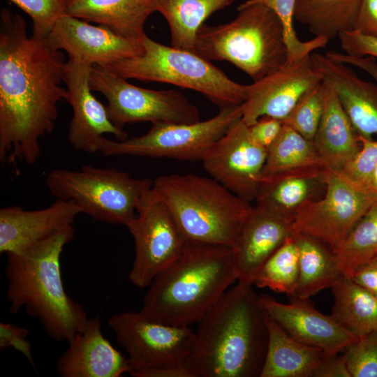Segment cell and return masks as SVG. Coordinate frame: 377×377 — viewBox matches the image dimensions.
Segmentation results:
<instances>
[{
	"label": "cell",
	"instance_id": "cell-13",
	"mask_svg": "<svg viewBox=\"0 0 377 377\" xmlns=\"http://www.w3.org/2000/svg\"><path fill=\"white\" fill-rule=\"evenodd\" d=\"M325 183L323 195L297 212L292 232L316 238L334 251L377 201L339 172L326 169Z\"/></svg>",
	"mask_w": 377,
	"mask_h": 377
},
{
	"label": "cell",
	"instance_id": "cell-40",
	"mask_svg": "<svg viewBox=\"0 0 377 377\" xmlns=\"http://www.w3.org/2000/svg\"><path fill=\"white\" fill-rule=\"evenodd\" d=\"M345 54L353 57H372L377 59V38L356 30L343 31L338 36Z\"/></svg>",
	"mask_w": 377,
	"mask_h": 377
},
{
	"label": "cell",
	"instance_id": "cell-11",
	"mask_svg": "<svg viewBox=\"0 0 377 377\" xmlns=\"http://www.w3.org/2000/svg\"><path fill=\"white\" fill-rule=\"evenodd\" d=\"M125 226L133 238L135 248L128 279L137 288H148L156 276L181 256L187 241L154 185L143 195L135 216Z\"/></svg>",
	"mask_w": 377,
	"mask_h": 377
},
{
	"label": "cell",
	"instance_id": "cell-22",
	"mask_svg": "<svg viewBox=\"0 0 377 377\" xmlns=\"http://www.w3.org/2000/svg\"><path fill=\"white\" fill-rule=\"evenodd\" d=\"M292 232V221L253 206L233 249L237 281L253 285L266 260Z\"/></svg>",
	"mask_w": 377,
	"mask_h": 377
},
{
	"label": "cell",
	"instance_id": "cell-21",
	"mask_svg": "<svg viewBox=\"0 0 377 377\" xmlns=\"http://www.w3.org/2000/svg\"><path fill=\"white\" fill-rule=\"evenodd\" d=\"M313 66L321 80L331 87L357 135H377V84L360 77L347 64L312 52Z\"/></svg>",
	"mask_w": 377,
	"mask_h": 377
},
{
	"label": "cell",
	"instance_id": "cell-6",
	"mask_svg": "<svg viewBox=\"0 0 377 377\" xmlns=\"http://www.w3.org/2000/svg\"><path fill=\"white\" fill-rule=\"evenodd\" d=\"M237 10L228 23L202 24L193 52L209 61H229L257 81L287 63L283 27L275 13L263 4L246 1Z\"/></svg>",
	"mask_w": 377,
	"mask_h": 377
},
{
	"label": "cell",
	"instance_id": "cell-37",
	"mask_svg": "<svg viewBox=\"0 0 377 377\" xmlns=\"http://www.w3.org/2000/svg\"><path fill=\"white\" fill-rule=\"evenodd\" d=\"M27 13L33 22V35L46 38L64 15L68 0H8Z\"/></svg>",
	"mask_w": 377,
	"mask_h": 377
},
{
	"label": "cell",
	"instance_id": "cell-8",
	"mask_svg": "<svg viewBox=\"0 0 377 377\" xmlns=\"http://www.w3.org/2000/svg\"><path fill=\"white\" fill-rule=\"evenodd\" d=\"M56 199L73 201L82 213L96 221L124 225L136 214L138 205L154 185L149 178H134L114 168L83 165L77 170L54 169L45 179Z\"/></svg>",
	"mask_w": 377,
	"mask_h": 377
},
{
	"label": "cell",
	"instance_id": "cell-16",
	"mask_svg": "<svg viewBox=\"0 0 377 377\" xmlns=\"http://www.w3.org/2000/svg\"><path fill=\"white\" fill-rule=\"evenodd\" d=\"M55 50L64 51L68 59L105 67L140 54L142 40L124 38L108 27L65 14L45 38Z\"/></svg>",
	"mask_w": 377,
	"mask_h": 377
},
{
	"label": "cell",
	"instance_id": "cell-3",
	"mask_svg": "<svg viewBox=\"0 0 377 377\" xmlns=\"http://www.w3.org/2000/svg\"><path fill=\"white\" fill-rule=\"evenodd\" d=\"M74 234L71 225L21 252L6 255L10 312L24 309L59 342L71 339L89 318L82 304L67 294L61 278V255Z\"/></svg>",
	"mask_w": 377,
	"mask_h": 377
},
{
	"label": "cell",
	"instance_id": "cell-24",
	"mask_svg": "<svg viewBox=\"0 0 377 377\" xmlns=\"http://www.w3.org/2000/svg\"><path fill=\"white\" fill-rule=\"evenodd\" d=\"M325 84L323 113L312 142L324 168L340 172L357 154L360 142L336 92Z\"/></svg>",
	"mask_w": 377,
	"mask_h": 377
},
{
	"label": "cell",
	"instance_id": "cell-43",
	"mask_svg": "<svg viewBox=\"0 0 377 377\" xmlns=\"http://www.w3.org/2000/svg\"><path fill=\"white\" fill-rule=\"evenodd\" d=\"M339 353L325 354L313 377H351L343 354Z\"/></svg>",
	"mask_w": 377,
	"mask_h": 377
},
{
	"label": "cell",
	"instance_id": "cell-5",
	"mask_svg": "<svg viewBox=\"0 0 377 377\" xmlns=\"http://www.w3.org/2000/svg\"><path fill=\"white\" fill-rule=\"evenodd\" d=\"M154 186L188 242L233 248L253 207L212 177L162 175Z\"/></svg>",
	"mask_w": 377,
	"mask_h": 377
},
{
	"label": "cell",
	"instance_id": "cell-4",
	"mask_svg": "<svg viewBox=\"0 0 377 377\" xmlns=\"http://www.w3.org/2000/svg\"><path fill=\"white\" fill-rule=\"evenodd\" d=\"M235 281L232 248L187 241L181 256L148 286L139 311L156 323L189 327Z\"/></svg>",
	"mask_w": 377,
	"mask_h": 377
},
{
	"label": "cell",
	"instance_id": "cell-41",
	"mask_svg": "<svg viewBox=\"0 0 377 377\" xmlns=\"http://www.w3.org/2000/svg\"><path fill=\"white\" fill-rule=\"evenodd\" d=\"M283 125L278 119L263 117L249 126V129L252 139L267 151L279 136Z\"/></svg>",
	"mask_w": 377,
	"mask_h": 377
},
{
	"label": "cell",
	"instance_id": "cell-9",
	"mask_svg": "<svg viewBox=\"0 0 377 377\" xmlns=\"http://www.w3.org/2000/svg\"><path fill=\"white\" fill-rule=\"evenodd\" d=\"M242 117V105L219 110L213 117L191 124L151 123L145 134L112 140L103 138L98 152L106 156H132L201 161L207 149Z\"/></svg>",
	"mask_w": 377,
	"mask_h": 377
},
{
	"label": "cell",
	"instance_id": "cell-47",
	"mask_svg": "<svg viewBox=\"0 0 377 377\" xmlns=\"http://www.w3.org/2000/svg\"><path fill=\"white\" fill-rule=\"evenodd\" d=\"M69 1H71V0H68Z\"/></svg>",
	"mask_w": 377,
	"mask_h": 377
},
{
	"label": "cell",
	"instance_id": "cell-10",
	"mask_svg": "<svg viewBox=\"0 0 377 377\" xmlns=\"http://www.w3.org/2000/svg\"><path fill=\"white\" fill-rule=\"evenodd\" d=\"M89 83L93 91L106 98L109 117L119 128L145 121L191 124L200 121L198 108L179 90L141 88L97 65L91 67Z\"/></svg>",
	"mask_w": 377,
	"mask_h": 377
},
{
	"label": "cell",
	"instance_id": "cell-28",
	"mask_svg": "<svg viewBox=\"0 0 377 377\" xmlns=\"http://www.w3.org/2000/svg\"><path fill=\"white\" fill-rule=\"evenodd\" d=\"M236 0H155V12L168 22L171 46L194 51L197 33L206 19Z\"/></svg>",
	"mask_w": 377,
	"mask_h": 377
},
{
	"label": "cell",
	"instance_id": "cell-35",
	"mask_svg": "<svg viewBox=\"0 0 377 377\" xmlns=\"http://www.w3.org/2000/svg\"><path fill=\"white\" fill-rule=\"evenodd\" d=\"M325 91L321 81L300 99L282 122L312 142L323 113Z\"/></svg>",
	"mask_w": 377,
	"mask_h": 377
},
{
	"label": "cell",
	"instance_id": "cell-30",
	"mask_svg": "<svg viewBox=\"0 0 377 377\" xmlns=\"http://www.w3.org/2000/svg\"><path fill=\"white\" fill-rule=\"evenodd\" d=\"M362 0H296L294 17L315 37L328 40L353 30Z\"/></svg>",
	"mask_w": 377,
	"mask_h": 377
},
{
	"label": "cell",
	"instance_id": "cell-7",
	"mask_svg": "<svg viewBox=\"0 0 377 377\" xmlns=\"http://www.w3.org/2000/svg\"><path fill=\"white\" fill-rule=\"evenodd\" d=\"M142 45L140 54L105 68L126 80L163 82L195 91L219 110L245 101L248 85L233 81L210 61L194 52L163 45L147 35Z\"/></svg>",
	"mask_w": 377,
	"mask_h": 377
},
{
	"label": "cell",
	"instance_id": "cell-26",
	"mask_svg": "<svg viewBox=\"0 0 377 377\" xmlns=\"http://www.w3.org/2000/svg\"><path fill=\"white\" fill-rule=\"evenodd\" d=\"M268 332L267 350L260 377H313L325 352L297 341L269 317Z\"/></svg>",
	"mask_w": 377,
	"mask_h": 377
},
{
	"label": "cell",
	"instance_id": "cell-25",
	"mask_svg": "<svg viewBox=\"0 0 377 377\" xmlns=\"http://www.w3.org/2000/svg\"><path fill=\"white\" fill-rule=\"evenodd\" d=\"M155 0H71L66 14L103 25L126 38L142 40Z\"/></svg>",
	"mask_w": 377,
	"mask_h": 377
},
{
	"label": "cell",
	"instance_id": "cell-44",
	"mask_svg": "<svg viewBox=\"0 0 377 377\" xmlns=\"http://www.w3.org/2000/svg\"><path fill=\"white\" fill-rule=\"evenodd\" d=\"M348 276L377 299V256L359 265Z\"/></svg>",
	"mask_w": 377,
	"mask_h": 377
},
{
	"label": "cell",
	"instance_id": "cell-45",
	"mask_svg": "<svg viewBox=\"0 0 377 377\" xmlns=\"http://www.w3.org/2000/svg\"><path fill=\"white\" fill-rule=\"evenodd\" d=\"M329 59L353 66L367 73L377 84V61L372 57H353L345 53L330 51L325 54Z\"/></svg>",
	"mask_w": 377,
	"mask_h": 377
},
{
	"label": "cell",
	"instance_id": "cell-32",
	"mask_svg": "<svg viewBox=\"0 0 377 377\" xmlns=\"http://www.w3.org/2000/svg\"><path fill=\"white\" fill-rule=\"evenodd\" d=\"M343 275L350 276L359 265L377 256V202L333 251Z\"/></svg>",
	"mask_w": 377,
	"mask_h": 377
},
{
	"label": "cell",
	"instance_id": "cell-46",
	"mask_svg": "<svg viewBox=\"0 0 377 377\" xmlns=\"http://www.w3.org/2000/svg\"><path fill=\"white\" fill-rule=\"evenodd\" d=\"M140 377H194L186 361L150 369Z\"/></svg>",
	"mask_w": 377,
	"mask_h": 377
},
{
	"label": "cell",
	"instance_id": "cell-33",
	"mask_svg": "<svg viewBox=\"0 0 377 377\" xmlns=\"http://www.w3.org/2000/svg\"><path fill=\"white\" fill-rule=\"evenodd\" d=\"M298 274L299 250L291 232L260 267L253 285L291 296L297 284Z\"/></svg>",
	"mask_w": 377,
	"mask_h": 377
},
{
	"label": "cell",
	"instance_id": "cell-17",
	"mask_svg": "<svg viewBox=\"0 0 377 377\" xmlns=\"http://www.w3.org/2000/svg\"><path fill=\"white\" fill-rule=\"evenodd\" d=\"M91 67L68 59L64 77L66 101L73 110L68 140L74 149L89 154L98 151L104 134L112 135L120 141L127 138L126 132L112 122L106 106L93 94L89 83Z\"/></svg>",
	"mask_w": 377,
	"mask_h": 377
},
{
	"label": "cell",
	"instance_id": "cell-36",
	"mask_svg": "<svg viewBox=\"0 0 377 377\" xmlns=\"http://www.w3.org/2000/svg\"><path fill=\"white\" fill-rule=\"evenodd\" d=\"M343 352L351 377H377V330L359 337Z\"/></svg>",
	"mask_w": 377,
	"mask_h": 377
},
{
	"label": "cell",
	"instance_id": "cell-20",
	"mask_svg": "<svg viewBox=\"0 0 377 377\" xmlns=\"http://www.w3.org/2000/svg\"><path fill=\"white\" fill-rule=\"evenodd\" d=\"M56 362L62 377H120L128 374L127 357L104 337L99 316L89 318L84 327L68 341Z\"/></svg>",
	"mask_w": 377,
	"mask_h": 377
},
{
	"label": "cell",
	"instance_id": "cell-31",
	"mask_svg": "<svg viewBox=\"0 0 377 377\" xmlns=\"http://www.w3.org/2000/svg\"><path fill=\"white\" fill-rule=\"evenodd\" d=\"M309 167H324L313 142L283 124L267 149L262 177Z\"/></svg>",
	"mask_w": 377,
	"mask_h": 377
},
{
	"label": "cell",
	"instance_id": "cell-42",
	"mask_svg": "<svg viewBox=\"0 0 377 377\" xmlns=\"http://www.w3.org/2000/svg\"><path fill=\"white\" fill-rule=\"evenodd\" d=\"M353 29L377 38V0L362 1Z\"/></svg>",
	"mask_w": 377,
	"mask_h": 377
},
{
	"label": "cell",
	"instance_id": "cell-2",
	"mask_svg": "<svg viewBox=\"0 0 377 377\" xmlns=\"http://www.w3.org/2000/svg\"><path fill=\"white\" fill-rule=\"evenodd\" d=\"M252 286L237 281L197 323L186 360L194 377H260L269 317Z\"/></svg>",
	"mask_w": 377,
	"mask_h": 377
},
{
	"label": "cell",
	"instance_id": "cell-34",
	"mask_svg": "<svg viewBox=\"0 0 377 377\" xmlns=\"http://www.w3.org/2000/svg\"><path fill=\"white\" fill-rule=\"evenodd\" d=\"M250 3L263 4L271 8L280 20L284 33L288 50L287 63L311 54L316 50L325 47L328 40L323 37H314L308 41L300 40L293 27L296 0H246ZM286 63V64H287Z\"/></svg>",
	"mask_w": 377,
	"mask_h": 377
},
{
	"label": "cell",
	"instance_id": "cell-12",
	"mask_svg": "<svg viewBox=\"0 0 377 377\" xmlns=\"http://www.w3.org/2000/svg\"><path fill=\"white\" fill-rule=\"evenodd\" d=\"M108 325L127 354L128 374L134 377L150 369L183 362L189 356L195 332L148 320L140 311L112 315Z\"/></svg>",
	"mask_w": 377,
	"mask_h": 377
},
{
	"label": "cell",
	"instance_id": "cell-19",
	"mask_svg": "<svg viewBox=\"0 0 377 377\" xmlns=\"http://www.w3.org/2000/svg\"><path fill=\"white\" fill-rule=\"evenodd\" d=\"M80 213L73 201L59 199L40 209L3 207L0 209V252H21L73 225Z\"/></svg>",
	"mask_w": 377,
	"mask_h": 377
},
{
	"label": "cell",
	"instance_id": "cell-15",
	"mask_svg": "<svg viewBox=\"0 0 377 377\" xmlns=\"http://www.w3.org/2000/svg\"><path fill=\"white\" fill-rule=\"evenodd\" d=\"M311 54L290 63L248 85L242 104V119L250 126L263 117L283 121L300 99L321 82Z\"/></svg>",
	"mask_w": 377,
	"mask_h": 377
},
{
	"label": "cell",
	"instance_id": "cell-14",
	"mask_svg": "<svg viewBox=\"0 0 377 377\" xmlns=\"http://www.w3.org/2000/svg\"><path fill=\"white\" fill-rule=\"evenodd\" d=\"M267 152L252 139L241 118L207 149L201 162L212 178L251 202L262 180Z\"/></svg>",
	"mask_w": 377,
	"mask_h": 377
},
{
	"label": "cell",
	"instance_id": "cell-27",
	"mask_svg": "<svg viewBox=\"0 0 377 377\" xmlns=\"http://www.w3.org/2000/svg\"><path fill=\"white\" fill-rule=\"evenodd\" d=\"M299 250V274L290 297L309 299L333 287L343 275L332 249L312 237L293 233Z\"/></svg>",
	"mask_w": 377,
	"mask_h": 377
},
{
	"label": "cell",
	"instance_id": "cell-29",
	"mask_svg": "<svg viewBox=\"0 0 377 377\" xmlns=\"http://www.w3.org/2000/svg\"><path fill=\"white\" fill-rule=\"evenodd\" d=\"M331 316L357 337L377 330V299L350 276L343 275L331 288Z\"/></svg>",
	"mask_w": 377,
	"mask_h": 377
},
{
	"label": "cell",
	"instance_id": "cell-18",
	"mask_svg": "<svg viewBox=\"0 0 377 377\" xmlns=\"http://www.w3.org/2000/svg\"><path fill=\"white\" fill-rule=\"evenodd\" d=\"M290 297L288 304L266 294L260 295L259 300L267 316L297 341L328 355L343 351L357 339L331 315L316 310L308 299Z\"/></svg>",
	"mask_w": 377,
	"mask_h": 377
},
{
	"label": "cell",
	"instance_id": "cell-39",
	"mask_svg": "<svg viewBox=\"0 0 377 377\" xmlns=\"http://www.w3.org/2000/svg\"><path fill=\"white\" fill-rule=\"evenodd\" d=\"M29 330L9 323H0V349L13 348L21 353L35 368L32 346L28 339Z\"/></svg>",
	"mask_w": 377,
	"mask_h": 377
},
{
	"label": "cell",
	"instance_id": "cell-38",
	"mask_svg": "<svg viewBox=\"0 0 377 377\" xmlns=\"http://www.w3.org/2000/svg\"><path fill=\"white\" fill-rule=\"evenodd\" d=\"M357 138L360 142V150L339 173L355 185L368 191L377 167V140L359 135Z\"/></svg>",
	"mask_w": 377,
	"mask_h": 377
},
{
	"label": "cell",
	"instance_id": "cell-23",
	"mask_svg": "<svg viewBox=\"0 0 377 377\" xmlns=\"http://www.w3.org/2000/svg\"><path fill=\"white\" fill-rule=\"evenodd\" d=\"M325 175L324 167H309L262 177L256 206L293 222L300 209L323 195Z\"/></svg>",
	"mask_w": 377,
	"mask_h": 377
},
{
	"label": "cell",
	"instance_id": "cell-1",
	"mask_svg": "<svg viewBox=\"0 0 377 377\" xmlns=\"http://www.w3.org/2000/svg\"><path fill=\"white\" fill-rule=\"evenodd\" d=\"M0 18V162L34 164L68 97L66 61L45 38L29 36L21 15L3 8Z\"/></svg>",
	"mask_w": 377,
	"mask_h": 377
}]
</instances>
